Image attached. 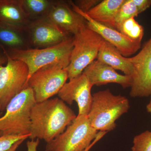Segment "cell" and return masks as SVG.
<instances>
[{
	"label": "cell",
	"instance_id": "cell-29",
	"mask_svg": "<svg viewBox=\"0 0 151 151\" xmlns=\"http://www.w3.org/2000/svg\"><path fill=\"white\" fill-rule=\"evenodd\" d=\"M150 96V100L148 105H147L146 108H147V111L151 115V94Z\"/></svg>",
	"mask_w": 151,
	"mask_h": 151
},
{
	"label": "cell",
	"instance_id": "cell-9",
	"mask_svg": "<svg viewBox=\"0 0 151 151\" xmlns=\"http://www.w3.org/2000/svg\"><path fill=\"white\" fill-rule=\"evenodd\" d=\"M134 68L130 96L147 97L151 94V37L139 52L130 58Z\"/></svg>",
	"mask_w": 151,
	"mask_h": 151
},
{
	"label": "cell",
	"instance_id": "cell-10",
	"mask_svg": "<svg viewBox=\"0 0 151 151\" xmlns=\"http://www.w3.org/2000/svg\"><path fill=\"white\" fill-rule=\"evenodd\" d=\"M69 4L74 12L81 15L85 19L86 26L99 35L103 39L113 45L125 57L133 55L140 48L141 42L131 40L115 29L94 21L86 13L81 10L73 2Z\"/></svg>",
	"mask_w": 151,
	"mask_h": 151
},
{
	"label": "cell",
	"instance_id": "cell-8",
	"mask_svg": "<svg viewBox=\"0 0 151 151\" xmlns=\"http://www.w3.org/2000/svg\"><path fill=\"white\" fill-rule=\"evenodd\" d=\"M4 52L7 61L5 66H0L1 112L6 110L12 98L27 87L29 73L28 68L24 63L12 59Z\"/></svg>",
	"mask_w": 151,
	"mask_h": 151
},
{
	"label": "cell",
	"instance_id": "cell-7",
	"mask_svg": "<svg viewBox=\"0 0 151 151\" xmlns=\"http://www.w3.org/2000/svg\"><path fill=\"white\" fill-rule=\"evenodd\" d=\"M68 65L56 62L41 68L31 76L27 86L32 89L36 103L58 94L68 78Z\"/></svg>",
	"mask_w": 151,
	"mask_h": 151
},
{
	"label": "cell",
	"instance_id": "cell-6",
	"mask_svg": "<svg viewBox=\"0 0 151 151\" xmlns=\"http://www.w3.org/2000/svg\"><path fill=\"white\" fill-rule=\"evenodd\" d=\"M98 132L91 126L87 116L78 115L63 133L47 143L45 151H83Z\"/></svg>",
	"mask_w": 151,
	"mask_h": 151
},
{
	"label": "cell",
	"instance_id": "cell-25",
	"mask_svg": "<svg viewBox=\"0 0 151 151\" xmlns=\"http://www.w3.org/2000/svg\"><path fill=\"white\" fill-rule=\"evenodd\" d=\"M136 5L139 14L145 12L151 6V0H133Z\"/></svg>",
	"mask_w": 151,
	"mask_h": 151
},
{
	"label": "cell",
	"instance_id": "cell-11",
	"mask_svg": "<svg viewBox=\"0 0 151 151\" xmlns=\"http://www.w3.org/2000/svg\"><path fill=\"white\" fill-rule=\"evenodd\" d=\"M92 86L86 75L82 73L66 82L58 94L59 98L69 105H72L73 101L77 103L78 115L87 116L93 99L91 93Z\"/></svg>",
	"mask_w": 151,
	"mask_h": 151
},
{
	"label": "cell",
	"instance_id": "cell-1",
	"mask_svg": "<svg viewBox=\"0 0 151 151\" xmlns=\"http://www.w3.org/2000/svg\"><path fill=\"white\" fill-rule=\"evenodd\" d=\"M76 116L58 97L36 103L31 111L29 138L48 143L63 133Z\"/></svg>",
	"mask_w": 151,
	"mask_h": 151
},
{
	"label": "cell",
	"instance_id": "cell-22",
	"mask_svg": "<svg viewBox=\"0 0 151 151\" xmlns=\"http://www.w3.org/2000/svg\"><path fill=\"white\" fill-rule=\"evenodd\" d=\"M132 151H151V132L146 131L135 136Z\"/></svg>",
	"mask_w": 151,
	"mask_h": 151
},
{
	"label": "cell",
	"instance_id": "cell-26",
	"mask_svg": "<svg viewBox=\"0 0 151 151\" xmlns=\"http://www.w3.org/2000/svg\"><path fill=\"white\" fill-rule=\"evenodd\" d=\"M107 133V132H98L97 137H96L95 138V139H94V141L92 142V143H91L90 145L87 148L85 149V150L83 151H89L90 150V149L92 148V147H93V146H94L96 143H97L98 141L100 140V139H102V138H103L105 134H106Z\"/></svg>",
	"mask_w": 151,
	"mask_h": 151
},
{
	"label": "cell",
	"instance_id": "cell-24",
	"mask_svg": "<svg viewBox=\"0 0 151 151\" xmlns=\"http://www.w3.org/2000/svg\"><path fill=\"white\" fill-rule=\"evenodd\" d=\"M100 2L98 0H78L73 3L81 10L87 13Z\"/></svg>",
	"mask_w": 151,
	"mask_h": 151
},
{
	"label": "cell",
	"instance_id": "cell-27",
	"mask_svg": "<svg viewBox=\"0 0 151 151\" xmlns=\"http://www.w3.org/2000/svg\"><path fill=\"white\" fill-rule=\"evenodd\" d=\"M7 61V58L6 55L5 54L2 49L0 47V66L6 63ZM1 105H0V115H1Z\"/></svg>",
	"mask_w": 151,
	"mask_h": 151
},
{
	"label": "cell",
	"instance_id": "cell-13",
	"mask_svg": "<svg viewBox=\"0 0 151 151\" xmlns=\"http://www.w3.org/2000/svg\"><path fill=\"white\" fill-rule=\"evenodd\" d=\"M45 18L73 35L86 25L85 19L64 2L55 1Z\"/></svg>",
	"mask_w": 151,
	"mask_h": 151
},
{
	"label": "cell",
	"instance_id": "cell-23",
	"mask_svg": "<svg viewBox=\"0 0 151 151\" xmlns=\"http://www.w3.org/2000/svg\"><path fill=\"white\" fill-rule=\"evenodd\" d=\"M30 134L24 136L0 135V151H6L10 148L15 143L21 140L29 138Z\"/></svg>",
	"mask_w": 151,
	"mask_h": 151
},
{
	"label": "cell",
	"instance_id": "cell-16",
	"mask_svg": "<svg viewBox=\"0 0 151 151\" xmlns=\"http://www.w3.org/2000/svg\"><path fill=\"white\" fill-rule=\"evenodd\" d=\"M97 60L114 68L121 70L124 75L132 77L134 68L130 58L123 56L113 45L103 39L101 43Z\"/></svg>",
	"mask_w": 151,
	"mask_h": 151
},
{
	"label": "cell",
	"instance_id": "cell-2",
	"mask_svg": "<svg viewBox=\"0 0 151 151\" xmlns=\"http://www.w3.org/2000/svg\"><path fill=\"white\" fill-rule=\"evenodd\" d=\"M92 96L87 115L90 124L98 132L112 131L116 127V120L129 111V100L120 94L114 95L109 89L96 92Z\"/></svg>",
	"mask_w": 151,
	"mask_h": 151
},
{
	"label": "cell",
	"instance_id": "cell-20",
	"mask_svg": "<svg viewBox=\"0 0 151 151\" xmlns=\"http://www.w3.org/2000/svg\"><path fill=\"white\" fill-rule=\"evenodd\" d=\"M138 15L137 9L133 0H125L117 12L111 27L119 31L124 22Z\"/></svg>",
	"mask_w": 151,
	"mask_h": 151
},
{
	"label": "cell",
	"instance_id": "cell-3",
	"mask_svg": "<svg viewBox=\"0 0 151 151\" xmlns=\"http://www.w3.org/2000/svg\"><path fill=\"white\" fill-rule=\"evenodd\" d=\"M73 42L74 37H70L59 44L45 48L12 49L0 47L12 59L20 60L27 65L29 79L36 71L49 64L61 62L69 65Z\"/></svg>",
	"mask_w": 151,
	"mask_h": 151
},
{
	"label": "cell",
	"instance_id": "cell-28",
	"mask_svg": "<svg viewBox=\"0 0 151 151\" xmlns=\"http://www.w3.org/2000/svg\"><path fill=\"white\" fill-rule=\"evenodd\" d=\"M25 140H21L19 141L18 142H17L16 143H15L12 146V147L9 149L8 150L6 151H16L17 150V149L18 148L19 146L21 145L22 143L24 142V141Z\"/></svg>",
	"mask_w": 151,
	"mask_h": 151
},
{
	"label": "cell",
	"instance_id": "cell-19",
	"mask_svg": "<svg viewBox=\"0 0 151 151\" xmlns=\"http://www.w3.org/2000/svg\"><path fill=\"white\" fill-rule=\"evenodd\" d=\"M31 22L45 18L55 3L49 0H22Z\"/></svg>",
	"mask_w": 151,
	"mask_h": 151
},
{
	"label": "cell",
	"instance_id": "cell-30",
	"mask_svg": "<svg viewBox=\"0 0 151 151\" xmlns=\"http://www.w3.org/2000/svg\"></svg>",
	"mask_w": 151,
	"mask_h": 151
},
{
	"label": "cell",
	"instance_id": "cell-4",
	"mask_svg": "<svg viewBox=\"0 0 151 151\" xmlns=\"http://www.w3.org/2000/svg\"><path fill=\"white\" fill-rule=\"evenodd\" d=\"M36 103L32 89L27 86L10 101L0 117V135L30 134L31 111Z\"/></svg>",
	"mask_w": 151,
	"mask_h": 151
},
{
	"label": "cell",
	"instance_id": "cell-12",
	"mask_svg": "<svg viewBox=\"0 0 151 151\" xmlns=\"http://www.w3.org/2000/svg\"><path fill=\"white\" fill-rule=\"evenodd\" d=\"M27 31L29 35L30 43L35 48L54 46L70 37L69 34L45 18L31 22Z\"/></svg>",
	"mask_w": 151,
	"mask_h": 151
},
{
	"label": "cell",
	"instance_id": "cell-5",
	"mask_svg": "<svg viewBox=\"0 0 151 151\" xmlns=\"http://www.w3.org/2000/svg\"><path fill=\"white\" fill-rule=\"evenodd\" d=\"M70 63L67 69L69 80L83 73L97 59L103 39L86 25L74 36Z\"/></svg>",
	"mask_w": 151,
	"mask_h": 151
},
{
	"label": "cell",
	"instance_id": "cell-17",
	"mask_svg": "<svg viewBox=\"0 0 151 151\" xmlns=\"http://www.w3.org/2000/svg\"><path fill=\"white\" fill-rule=\"evenodd\" d=\"M125 0H103L88 11L87 14L95 21L111 27L117 12Z\"/></svg>",
	"mask_w": 151,
	"mask_h": 151
},
{
	"label": "cell",
	"instance_id": "cell-18",
	"mask_svg": "<svg viewBox=\"0 0 151 151\" xmlns=\"http://www.w3.org/2000/svg\"><path fill=\"white\" fill-rule=\"evenodd\" d=\"M23 32L16 28L0 23V46L12 49L29 48Z\"/></svg>",
	"mask_w": 151,
	"mask_h": 151
},
{
	"label": "cell",
	"instance_id": "cell-21",
	"mask_svg": "<svg viewBox=\"0 0 151 151\" xmlns=\"http://www.w3.org/2000/svg\"><path fill=\"white\" fill-rule=\"evenodd\" d=\"M119 32L131 40L141 42L144 36L143 27L139 24L134 17L127 20L122 24Z\"/></svg>",
	"mask_w": 151,
	"mask_h": 151
},
{
	"label": "cell",
	"instance_id": "cell-15",
	"mask_svg": "<svg viewBox=\"0 0 151 151\" xmlns=\"http://www.w3.org/2000/svg\"><path fill=\"white\" fill-rule=\"evenodd\" d=\"M30 22L22 0H0V23L24 32Z\"/></svg>",
	"mask_w": 151,
	"mask_h": 151
},
{
	"label": "cell",
	"instance_id": "cell-14",
	"mask_svg": "<svg viewBox=\"0 0 151 151\" xmlns=\"http://www.w3.org/2000/svg\"><path fill=\"white\" fill-rule=\"evenodd\" d=\"M83 73L93 86H101L109 83L119 84L123 88L131 87L132 86V76L120 74L111 66L97 59L87 66Z\"/></svg>",
	"mask_w": 151,
	"mask_h": 151
}]
</instances>
